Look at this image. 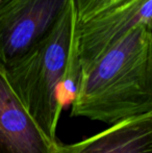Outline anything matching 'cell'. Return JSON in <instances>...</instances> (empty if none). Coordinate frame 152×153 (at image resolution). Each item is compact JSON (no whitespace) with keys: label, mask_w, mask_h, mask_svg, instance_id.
<instances>
[{"label":"cell","mask_w":152,"mask_h":153,"mask_svg":"<svg viewBox=\"0 0 152 153\" xmlns=\"http://www.w3.org/2000/svg\"><path fill=\"white\" fill-rule=\"evenodd\" d=\"M152 114V20L79 68L71 117L115 125Z\"/></svg>","instance_id":"6da1fadb"},{"label":"cell","mask_w":152,"mask_h":153,"mask_svg":"<svg viewBox=\"0 0 152 153\" xmlns=\"http://www.w3.org/2000/svg\"><path fill=\"white\" fill-rule=\"evenodd\" d=\"M78 22L70 0L47 33L26 53L5 67L14 92L39 128L52 143L62 111L59 95L70 70L78 36Z\"/></svg>","instance_id":"7a4b0ae2"},{"label":"cell","mask_w":152,"mask_h":153,"mask_svg":"<svg viewBox=\"0 0 152 153\" xmlns=\"http://www.w3.org/2000/svg\"><path fill=\"white\" fill-rule=\"evenodd\" d=\"M70 0H1L0 65L26 53L52 27Z\"/></svg>","instance_id":"3957f363"},{"label":"cell","mask_w":152,"mask_h":153,"mask_svg":"<svg viewBox=\"0 0 152 153\" xmlns=\"http://www.w3.org/2000/svg\"><path fill=\"white\" fill-rule=\"evenodd\" d=\"M152 20V0H120L78 26L79 68L95 62L134 27Z\"/></svg>","instance_id":"277c9868"},{"label":"cell","mask_w":152,"mask_h":153,"mask_svg":"<svg viewBox=\"0 0 152 153\" xmlns=\"http://www.w3.org/2000/svg\"><path fill=\"white\" fill-rule=\"evenodd\" d=\"M55 145L33 121L0 65V153H53Z\"/></svg>","instance_id":"5b68a950"},{"label":"cell","mask_w":152,"mask_h":153,"mask_svg":"<svg viewBox=\"0 0 152 153\" xmlns=\"http://www.w3.org/2000/svg\"><path fill=\"white\" fill-rule=\"evenodd\" d=\"M53 153H152V114L112 125L77 143H56Z\"/></svg>","instance_id":"8992f818"},{"label":"cell","mask_w":152,"mask_h":153,"mask_svg":"<svg viewBox=\"0 0 152 153\" xmlns=\"http://www.w3.org/2000/svg\"><path fill=\"white\" fill-rule=\"evenodd\" d=\"M0 1H1V0H0Z\"/></svg>","instance_id":"52a82bcc"}]
</instances>
